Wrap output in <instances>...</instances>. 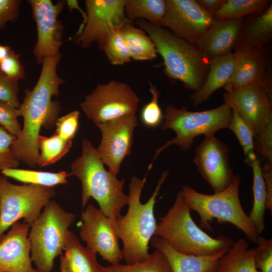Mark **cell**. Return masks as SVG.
Returning <instances> with one entry per match:
<instances>
[{"instance_id":"cell-1","label":"cell","mask_w":272,"mask_h":272,"mask_svg":"<svg viewBox=\"0 0 272 272\" xmlns=\"http://www.w3.org/2000/svg\"><path fill=\"white\" fill-rule=\"evenodd\" d=\"M61 58L59 53L43 60L37 83L32 90L25 91V97L19 108L24 119L23 127L14 141L11 151L17 161L31 167L37 165L41 128H52L61 109L59 102L52 100L53 97L59 96L60 86L64 82L56 71Z\"/></svg>"},{"instance_id":"cell-2","label":"cell","mask_w":272,"mask_h":272,"mask_svg":"<svg viewBox=\"0 0 272 272\" xmlns=\"http://www.w3.org/2000/svg\"><path fill=\"white\" fill-rule=\"evenodd\" d=\"M148 173L143 179L135 176L131 178L127 212L115 221L117 234L123 243V258L128 264L141 262L149 257V244L158 224L154 206L159 191L168 175V170L163 172L151 197L142 203L141 195Z\"/></svg>"},{"instance_id":"cell-3","label":"cell","mask_w":272,"mask_h":272,"mask_svg":"<svg viewBox=\"0 0 272 272\" xmlns=\"http://www.w3.org/2000/svg\"><path fill=\"white\" fill-rule=\"evenodd\" d=\"M70 175L76 176L82 186L83 210L91 197L98 202L99 209L115 222L121 211L128 203V196L123 191L124 179L107 171L96 148L86 139L82 142V153L71 165Z\"/></svg>"},{"instance_id":"cell-4","label":"cell","mask_w":272,"mask_h":272,"mask_svg":"<svg viewBox=\"0 0 272 272\" xmlns=\"http://www.w3.org/2000/svg\"><path fill=\"white\" fill-rule=\"evenodd\" d=\"M135 21L154 42L157 52L163 58L168 77L181 82L185 88L197 90L206 80L209 60L197 46L160 26L142 19Z\"/></svg>"},{"instance_id":"cell-5","label":"cell","mask_w":272,"mask_h":272,"mask_svg":"<svg viewBox=\"0 0 272 272\" xmlns=\"http://www.w3.org/2000/svg\"><path fill=\"white\" fill-rule=\"evenodd\" d=\"M190 209L180 191L167 214L160 219L154 236L165 240L174 249L186 254L208 256L228 249L234 241L224 236L209 235L192 219Z\"/></svg>"},{"instance_id":"cell-6","label":"cell","mask_w":272,"mask_h":272,"mask_svg":"<svg viewBox=\"0 0 272 272\" xmlns=\"http://www.w3.org/2000/svg\"><path fill=\"white\" fill-rule=\"evenodd\" d=\"M240 177L235 175L231 184L218 193L207 194L200 193L186 185L180 190L190 210L197 213L200 217V228L211 232L214 219L218 223H229L240 230L249 241L256 243L259 234L244 212L239 195Z\"/></svg>"},{"instance_id":"cell-7","label":"cell","mask_w":272,"mask_h":272,"mask_svg":"<svg viewBox=\"0 0 272 272\" xmlns=\"http://www.w3.org/2000/svg\"><path fill=\"white\" fill-rule=\"evenodd\" d=\"M76 217L50 200L31 224L28 237L31 258L39 272L52 271L54 259L62 254L68 229Z\"/></svg>"},{"instance_id":"cell-8","label":"cell","mask_w":272,"mask_h":272,"mask_svg":"<svg viewBox=\"0 0 272 272\" xmlns=\"http://www.w3.org/2000/svg\"><path fill=\"white\" fill-rule=\"evenodd\" d=\"M231 113L232 109L226 102L216 108L196 112L188 111L184 106L178 109L173 105L167 106L164 115L165 121L161 129L173 130L176 137L156 150L148 169H151L157 157L168 147L176 145L183 151L187 152L191 149L196 137L215 134L218 130L227 128Z\"/></svg>"},{"instance_id":"cell-9","label":"cell","mask_w":272,"mask_h":272,"mask_svg":"<svg viewBox=\"0 0 272 272\" xmlns=\"http://www.w3.org/2000/svg\"><path fill=\"white\" fill-rule=\"evenodd\" d=\"M7 178L0 175V237L21 218L31 226L55 195L53 187L16 185Z\"/></svg>"},{"instance_id":"cell-10","label":"cell","mask_w":272,"mask_h":272,"mask_svg":"<svg viewBox=\"0 0 272 272\" xmlns=\"http://www.w3.org/2000/svg\"><path fill=\"white\" fill-rule=\"evenodd\" d=\"M140 99L125 83L111 80L99 84L80 104L87 118L96 124L135 114Z\"/></svg>"},{"instance_id":"cell-11","label":"cell","mask_w":272,"mask_h":272,"mask_svg":"<svg viewBox=\"0 0 272 272\" xmlns=\"http://www.w3.org/2000/svg\"><path fill=\"white\" fill-rule=\"evenodd\" d=\"M81 240L87 247L101 255L111 265L119 264L123 259L118 244L115 222L92 203L86 206L80 224Z\"/></svg>"},{"instance_id":"cell-12","label":"cell","mask_w":272,"mask_h":272,"mask_svg":"<svg viewBox=\"0 0 272 272\" xmlns=\"http://www.w3.org/2000/svg\"><path fill=\"white\" fill-rule=\"evenodd\" d=\"M87 19L81 33L72 38L84 48L96 43L102 51L106 35L111 30L119 28L125 21V0H86Z\"/></svg>"},{"instance_id":"cell-13","label":"cell","mask_w":272,"mask_h":272,"mask_svg":"<svg viewBox=\"0 0 272 272\" xmlns=\"http://www.w3.org/2000/svg\"><path fill=\"white\" fill-rule=\"evenodd\" d=\"M166 11L160 24L176 36L196 45L215 23L213 15L194 0H165Z\"/></svg>"},{"instance_id":"cell-14","label":"cell","mask_w":272,"mask_h":272,"mask_svg":"<svg viewBox=\"0 0 272 272\" xmlns=\"http://www.w3.org/2000/svg\"><path fill=\"white\" fill-rule=\"evenodd\" d=\"M32 15L36 24L37 38L33 48L37 63L41 64L47 57L59 53L62 41L63 27L58 16L66 4L58 1L54 4L51 0H29Z\"/></svg>"},{"instance_id":"cell-15","label":"cell","mask_w":272,"mask_h":272,"mask_svg":"<svg viewBox=\"0 0 272 272\" xmlns=\"http://www.w3.org/2000/svg\"><path fill=\"white\" fill-rule=\"evenodd\" d=\"M224 99L243 118L255 138L272 122V97L261 83L232 88L224 94Z\"/></svg>"},{"instance_id":"cell-16","label":"cell","mask_w":272,"mask_h":272,"mask_svg":"<svg viewBox=\"0 0 272 272\" xmlns=\"http://www.w3.org/2000/svg\"><path fill=\"white\" fill-rule=\"evenodd\" d=\"M96 125L102 133L101 143L96 148L98 153L108 171L116 176L122 161L131 154L133 132L138 125L135 114Z\"/></svg>"},{"instance_id":"cell-17","label":"cell","mask_w":272,"mask_h":272,"mask_svg":"<svg viewBox=\"0 0 272 272\" xmlns=\"http://www.w3.org/2000/svg\"><path fill=\"white\" fill-rule=\"evenodd\" d=\"M229 157L228 146L215 134L205 137L196 148L193 161L214 193L227 188L235 177Z\"/></svg>"},{"instance_id":"cell-18","label":"cell","mask_w":272,"mask_h":272,"mask_svg":"<svg viewBox=\"0 0 272 272\" xmlns=\"http://www.w3.org/2000/svg\"><path fill=\"white\" fill-rule=\"evenodd\" d=\"M30 225L16 222L0 237V272H39L31 264Z\"/></svg>"},{"instance_id":"cell-19","label":"cell","mask_w":272,"mask_h":272,"mask_svg":"<svg viewBox=\"0 0 272 272\" xmlns=\"http://www.w3.org/2000/svg\"><path fill=\"white\" fill-rule=\"evenodd\" d=\"M243 23V19L217 20L196 46L208 60L231 52L237 43Z\"/></svg>"},{"instance_id":"cell-20","label":"cell","mask_w":272,"mask_h":272,"mask_svg":"<svg viewBox=\"0 0 272 272\" xmlns=\"http://www.w3.org/2000/svg\"><path fill=\"white\" fill-rule=\"evenodd\" d=\"M150 242L152 247L166 256L172 272H217L220 259L229 249L214 255L197 256L177 251L159 236H153Z\"/></svg>"},{"instance_id":"cell-21","label":"cell","mask_w":272,"mask_h":272,"mask_svg":"<svg viewBox=\"0 0 272 272\" xmlns=\"http://www.w3.org/2000/svg\"><path fill=\"white\" fill-rule=\"evenodd\" d=\"M233 74L224 87L229 90L253 83H261L266 74V59L262 48L235 51Z\"/></svg>"},{"instance_id":"cell-22","label":"cell","mask_w":272,"mask_h":272,"mask_svg":"<svg viewBox=\"0 0 272 272\" xmlns=\"http://www.w3.org/2000/svg\"><path fill=\"white\" fill-rule=\"evenodd\" d=\"M209 60V71L204 83L191 95L194 106L202 103L216 90L228 84L234 71L236 55L231 52Z\"/></svg>"},{"instance_id":"cell-23","label":"cell","mask_w":272,"mask_h":272,"mask_svg":"<svg viewBox=\"0 0 272 272\" xmlns=\"http://www.w3.org/2000/svg\"><path fill=\"white\" fill-rule=\"evenodd\" d=\"M65 252L60 255L61 272H103L96 254L81 244L78 237L69 230L65 240Z\"/></svg>"},{"instance_id":"cell-24","label":"cell","mask_w":272,"mask_h":272,"mask_svg":"<svg viewBox=\"0 0 272 272\" xmlns=\"http://www.w3.org/2000/svg\"><path fill=\"white\" fill-rule=\"evenodd\" d=\"M243 25L235 51L262 48L272 38V4Z\"/></svg>"},{"instance_id":"cell-25","label":"cell","mask_w":272,"mask_h":272,"mask_svg":"<svg viewBox=\"0 0 272 272\" xmlns=\"http://www.w3.org/2000/svg\"><path fill=\"white\" fill-rule=\"evenodd\" d=\"M131 59L134 60H151L157 57L154 42L141 28L135 27L127 18L119 28Z\"/></svg>"},{"instance_id":"cell-26","label":"cell","mask_w":272,"mask_h":272,"mask_svg":"<svg viewBox=\"0 0 272 272\" xmlns=\"http://www.w3.org/2000/svg\"><path fill=\"white\" fill-rule=\"evenodd\" d=\"M217 272H260L254 261V249L240 238L219 260Z\"/></svg>"},{"instance_id":"cell-27","label":"cell","mask_w":272,"mask_h":272,"mask_svg":"<svg viewBox=\"0 0 272 272\" xmlns=\"http://www.w3.org/2000/svg\"><path fill=\"white\" fill-rule=\"evenodd\" d=\"M247 164L253 172V206L248 218L257 233L260 235L265 227L264 215L266 210V197L264 182L260 161L257 158Z\"/></svg>"},{"instance_id":"cell-28","label":"cell","mask_w":272,"mask_h":272,"mask_svg":"<svg viewBox=\"0 0 272 272\" xmlns=\"http://www.w3.org/2000/svg\"><path fill=\"white\" fill-rule=\"evenodd\" d=\"M166 7L165 0H125L124 11L130 21L142 19L160 26Z\"/></svg>"},{"instance_id":"cell-29","label":"cell","mask_w":272,"mask_h":272,"mask_svg":"<svg viewBox=\"0 0 272 272\" xmlns=\"http://www.w3.org/2000/svg\"><path fill=\"white\" fill-rule=\"evenodd\" d=\"M7 177L26 183L46 187H53L67 183L69 173L64 171L58 172L40 171L19 168H7L1 171Z\"/></svg>"},{"instance_id":"cell-30","label":"cell","mask_w":272,"mask_h":272,"mask_svg":"<svg viewBox=\"0 0 272 272\" xmlns=\"http://www.w3.org/2000/svg\"><path fill=\"white\" fill-rule=\"evenodd\" d=\"M271 2L269 0H225L213 16L216 20L242 19L247 15L262 13Z\"/></svg>"},{"instance_id":"cell-31","label":"cell","mask_w":272,"mask_h":272,"mask_svg":"<svg viewBox=\"0 0 272 272\" xmlns=\"http://www.w3.org/2000/svg\"><path fill=\"white\" fill-rule=\"evenodd\" d=\"M72 144V141L63 140L55 133L49 137L40 134L37 165L44 167L56 163L69 152Z\"/></svg>"},{"instance_id":"cell-32","label":"cell","mask_w":272,"mask_h":272,"mask_svg":"<svg viewBox=\"0 0 272 272\" xmlns=\"http://www.w3.org/2000/svg\"><path fill=\"white\" fill-rule=\"evenodd\" d=\"M103 272H172L164 254L158 250L150 254L146 260L132 264L110 265L103 266Z\"/></svg>"},{"instance_id":"cell-33","label":"cell","mask_w":272,"mask_h":272,"mask_svg":"<svg viewBox=\"0 0 272 272\" xmlns=\"http://www.w3.org/2000/svg\"><path fill=\"white\" fill-rule=\"evenodd\" d=\"M232 109L231 117L227 128L235 134L245 157V163L257 158L254 152V135L253 131L238 113Z\"/></svg>"},{"instance_id":"cell-34","label":"cell","mask_w":272,"mask_h":272,"mask_svg":"<svg viewBox=\"0 0 272 272\" xmlns=\"http://www.w3.org/2000/svg\"><path fill=\"white\" fill-rule=\"evenodd\" d=\"M102 51L113 65H123L131 59L119 28L113 29L108 33Z\"/></svg>"},{"instance_id":"cell-35","label":"cell","mask_w":272,"mask_h":272,"mask_svg":"<svg viewBox=\"0 0 272 272\" xmlns=\"http://www.w3.org/2000/svg\"><path fill=\"white\" fill-rule=\"evenodd\" d=\"M150 85L152 99L142 107L140 112V118L145 126L156 128L162 123L164 115L158 103L159 92L152 83H150Z\"/></svg>"},{"instance_id":"cell-36","label":"cell","mask_w":272,"mask_h":272,"mask_svg":"<svg viewBox=\"0 0 272 272\" xmlns=\"http://www.w3.org/2000/svg\"><path fill=\"white\" fill-rule=\"evenodd\" d=\"M254 249V261L260 272H272V239L259 236Z\"/></svg>"},{"instance_id":"cell-37","label":"cell","mask_w":272,"mask_h":272,"mask_svg":"<svg viewBox=\"0 0 272 272\" xmlns=\"http://www.w3.org/2000/svg\"><path fill=\"white\" fill-rule=\"evenodd\" d=\"M20 116L18 108L2 101H0V124L10 133L18 137L22 131L18 118Z\"/></svg>"},{"instance_id":"cell-38","label":"cell","mask_w":272,"mask_h":272,"mask_svg":"<svg viewBox=\"0 0 272 272\" xmlns=\"http://www.w3.org/2000/svg\"><path fill=\"white\" fill-rule=\"evenodd\" d=\"M80 114L78 110H74L58 118L55 133L63 140L72 141L79 128Z\"/></svg>"},{"instance_id":"cell-39","label":"cell","mask_w":272,"mask_h":272,"mask_svg":"<svg viewBox=\"0 0 272 272\" xmlns=\"http://www.w3.org/2000/svg\"><path fill=\"white\" fill-rule=\"evenodd\" d=\"M0 71L8 78L19 81L25 76V69L20 60V54L13 50L0 61Z\"/></svg>"},{"instance_id":"cell-40","label":"cell","mask_w":272,"mask_h":272,"mask_svg":"<svg viewBox=\"0 0 272 272\" xmlns=\"http://www.w3.org/2000/svg\"><path fill=\"white\" fill-rule=\"evenodd\" d=\"M19 81L11 79L0 71V101L6 102L19 108Z\"/></svg>"},{"instance_id":"cell-41","label":"cell","mask_w":272,"mask_h":272,"mask_svg":"<svg viewBox=\"0 0 272 272\" xmlns=\"http://www.w3.org/2000/svg\"><path fill=\"white\" fill-rule=\"evenodd\" d=\"M255 138V148L266 163H272V122L267 124Z\"/></svg>"},{"instance_id":"cell-42","label":"cell","mask_w":272,"mask_h":272,"mask_svg":"<svg viewBox=\"0 0 272 272\" xmlns=\"http://www.w3.org/2000/svg\"><path fill=\"white\" fill-rule=\"evenodd\" d=\"M21 4V0H0V31L7 23H14L17 20Z\"/></svg>"},{"instance_id":"cell-43","label":"cell","mask_w":272,"mask_h":272,"mask_svg":"<svg viewBox=\"0 0 272 272\" xmlns=\"http://www.w3.org/2000/svg\"><path fill=\"white\" fill-rule=\"evenodd\" d=\"M262 174L264 182L266 209L272 213V163H265L262 168Z\"/></svg>"},{"instance_id":"cell-44","label":"cell","mask_w":272,"mask_h":272,"mask_svg":"<svg viewBox=\"0 0 272 272\" xmlns=\"http://www.w3.org/2000/svg\"><path fill=\"white\" fill-rule=\"evenodd\" d=\"M20 162L13 156L11 150L8 151L0 149V171L7 168H16Z\"/></svg>"},{"instance_id":"cell-45","label":"cell","mask_w":272,"mask_h":272,"mask_svg":"<svg viewBox=\"0 0 272 272\" xmlns=\"http://www.w3.org/2000/svg\"><path fill=\"white\" fill-rule=\"evenodd\" d=\"M196 1L205 11L213 15L222 6L225 0H197Z\"/></svg>"},{"instance_id":"cell-46","label":"cell","mask_w":272,"mask_h":272,"mask_svg":"<svg viewBox=\"0 0 272 272\" xmlns=\"http://www.w3.org/2000/svg\"><path fill=\"white\" fill-rule=\"evenodd\" d=\"M16 137L10 133L4 127L0 125V149L4 151L11 150Z\"/></svg>"},{"instance_id":"cell-47","label":"cell","mask_w":272,"mask_h":272,"mask_svg":"<svg viewBox=\"0 0 272 272\" xmlns=\"http://www.w3.org/2000/svg\"><path fill=\"white\" fill-rule=\"evenodd\" d=\"M65 3H66V4L67 5L68 9L70 12H72L74 9H77L82 14V16L83 18V21L82 23L81 24V25H80L79 29L76 33V35L79 34L82 31L84 27V26L86 24L87 19V13L81 9V8L79 5L78 1L77 0H66L65 1Z\"/></svg>"},{"instance_id":"cell-48","label":"cell","mask_w":272,"mask_h":272,"mask_svg":"<svg viewBox=\"0 0 272 272\" xmlns=\"http://www.w3.org/2000/svg\"><path fill=\"white\" fill-rule=\"evenodd\" d=\"M12 50L9 45L0 44V61L5 58Z\"/></svg>"}]
</instances>
